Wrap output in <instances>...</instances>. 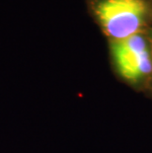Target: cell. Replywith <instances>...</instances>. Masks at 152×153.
Wrapping results in <instances>:
<instances>
[{"mask_svg":"<svg viewBox=\"0 0 152 153\" xmlns=\"http://www.w3.org/2000/svg\"><path fill=\"white\" fill-rule=\"evenodd\" d=\"M145 12L143 0H104L97 7L103 28L114 42L136 35L144 21Z\"/></svg>","mask_w":152,"mask_h":153,"instance_id":"obj_1","label":"cell"},{"mask_svg":"<svg viewBox=\"0 0 152 153\" xmlns=\"http://www.w3.org/2000/svg\"><path fill=\"white\" fill-rule=\"evenodd\" d=\"M112 55L119 73L129 82H140L152 72L149 48L145 39L138 34L114 42Z\"/></svg>","mask_w":152,"mask_h":153,"instance_id":"obj_2","label":"cell"}]
</instances>
